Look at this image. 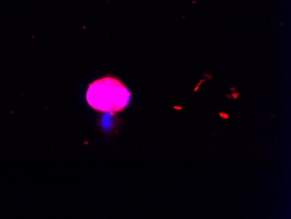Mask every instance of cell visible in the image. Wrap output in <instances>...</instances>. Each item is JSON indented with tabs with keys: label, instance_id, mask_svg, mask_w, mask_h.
Returning <instances> with one entry per match:
<instances>
[{
	"label": "cell",
	"instance_id": "cell-1",
	"mask_svg": "<svg viewBox=\"0 0 291 219\" xmlns=\"http://www.w3.org/2000/svg\"><path fill=\"white\" fill-rule=\"evenodd\" d=\"M131 94L125 84L112 76L95 80L87 91L88 105L101 113L114 115L125 110Z\"/></svg>",
	"mask_w": 291,
	"mask_h": 219
}]
</instances>
